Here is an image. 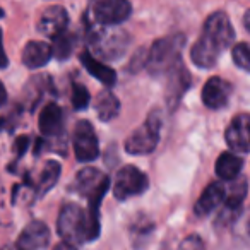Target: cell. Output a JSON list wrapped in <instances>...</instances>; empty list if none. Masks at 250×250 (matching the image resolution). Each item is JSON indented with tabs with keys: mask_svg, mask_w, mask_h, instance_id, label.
<instances>
[{
	"mask_svg": "<svg viewBox=\"0 0 250 250\" xmlns=\"http://www.w3.org/2000/svg\"><path fill=\"white\" fill-rule=\"evenodd\" d=\"M190 86V76L184 63H177L173 69L168 72V86H167V103L173 110L185 94V91Z\"/></svg>",
	"mask_w": 250,
	"mask_h": 250,
	"instance_id": "obj_14",
	"label": "cell"
},
{
	"mask_svg": "<svg viewBox=\"0 0 250 250\" xmlns=\"http://www.w3.org/2000/svg\"><path fill=\"white\" fill-rule=\"evenodd\" d=\"M243 167V160L235 153H223L216 161V175L221 180H235Z\"/></svg>",
	"mask_w": 250,
	"mask_h": 250,
	"instance_id": "obj_19",
	"label": "cell"
},
{
	"mask_svg": "<svg viewBox=\"0 0 250 250\" xmlns=\"http://www.w3.org/2000/svg\"><path fill=\"white\" fill-rule=\"evenodd\" d=\"M40 130L43 136L55 137L62 132L63 129V113L62 108L55 103H48L40 113Z\"/></svg>",
	"mask_w": 250,
	"mask_h": 250,
	"instance_id": "obj_16",
	"label": "cell"
},
{
	"mask_svg": "<svg viewBox=\"0 0 250 250\" xmlns=\"http://www.w3.org/2000/svg\"><path fill=\"white\" fill-rule=\"evenodd\" d=\"M185 45L184 35H171L154 42L149 53L146 55L147 70L154 76L168 74L177 63H180V53Z\"/></svg>",
	"mask_w": 250,
	"mask_h": 250,
	"instance_id": "obj_3",
	"label": "cell"
},
{
	"mask_svg": "<svg viewBox=\"0 0 250 250\" xmlns=\"http://www.w3.org/2000/svg\"><path fill=\"white\" fill-rule=\"evenodd\" d=\"M72 104L76 110H84L89 104V91L79 83L72 84Z\"/></svg>",
	"mask_w": 250,
	"mask_h": 250,
	"instance_id": "obj_24",
	"label": "cell"
},
{
	"mask_svg": "<svg viewBox=\"0 0 250 250\" xmlns=\"http://www.w3.org/2000/svg\"><path fill=\"white\" fill-rule=\"evenodd\" d=\"M9 65L7 55H5V48H4V42H2V29H0V69H5Z\"/></svg>",
	"mask_w": 250,
	"mask_h": 250,
	"instance_id": "obj_26",
	"label": "cell"
},
{
	"mask_svg": "<svg viewBox=\"0 0 250 250\" xmlns=\"http://www.w3.org/2000/svg\"><path fill=\"white\" fill-rule=\"evenodd\" d=\"M161 129V117L153 111L139 129H136L125 139V149L130 154H147L158 146Z\"/></svg>",
	"mask_w": 250,
	"mask_h": 250,
	"instance_id": "obj_6",
	"label": "cell"
},
{
	"mask_svg": "<svg viewBox=\"0 0 250 250\" xmlns=\"http://www.w3.org/2000/svg\"><path fill=\"white\" fill-rule=\"evenodd\" d=\"M110 187V180L106 178V175H103L101 171H98L96 168H83L77 173L76 182H74V188L76 192H79L81 195L87 197L89 201V208L87 211L93 216H98V209H100V202L103 199L104 192Z\"/></svg>",
	"mask_w": 250,
	"mask_h": 250,
	"instance_id": "obj_5",
	"label": "cell"
},
{
	"mask_svg": "<svg viewBox=\"0 0 250 250\" xmlns=\"http://www.w3.org/2000/svg\"><path fill=\"white\" fill-rule=\"evenodd\" d=\"M94 110H96L98 117L103 122H108L111 118H115L120 110V103H118V98L115 96L111 91H101L98 94L96 101H94Z\"/></svg>",
	"mask_w": 250,
	"mask_h": 250,
	"instance_id": "obj_20",
	"label": "cell"
},
{
	"mask_svg": "<svg viewBox=\"0 0 250 250\" xmlns=\"http://www.w3.org/2000/svg\"><path fill=\"white\" fill-rule=\"evenodd\" d=\"M231 96V84L221 77H211L202 87V101L211 110L226 106Z\"/></svg>",
	"mask_w": 250,
	"mask_h": 250,
	"instance_id": "obj_10",
	"label": "cell"
},
{
	"mask_svg": "<svg viewBox=\"0 0 250 250\" xmlns=\"http://www.w3.org/2000/svg\"><path fill=\"white\" fill-rule=\"evenodd\" d=\"M178 250H206V247H204V242H202L199 236L190 235L180 243Z\"/></svg>",
	"mask_w": 250,
	"mask_h": 250,
	"instance_id": "obj_25",
	"label": "cell"
},
{
	"mask_svg": "<svg viewBox=\"0 0 250 250\" xmlns=\"http://www.w3.org/2000/svg\"><path fill=\"white\" fill-rule=\"evenodd\" d=\"M74 151H76L77 160L84 161V163L96 160L98 154H100L96 132H94L93 125L89 122H77L76 129H74Z\"/></svg>",
	"mask_w": 250,
	"mask_h": 250,
	"instance_id": "obj_9",
	"label": "cell"
},
{
	"mask_svg": "<svg viewBox=\"0 0 250 250\" xmlns=\"http://www.w3.org/2000/svg\"><path fill=\"white\" fill-rule=\"evenodd\" d=\"M233 62L242 70H250V50L247 43H238L233 48Z\"/></svg>",
	"mask_w": 250,
	"mask_h": 250,
	"instance_id": "obj_23",
	"label": "cell"
},
{
	"mask_svg": "<svg viewBox=\"0 0 250 250\" xmlns=\"http://www.w3.org/2000/svg\"><path fill=\"white\" fill-rule=\"evenodd\" d=\"M129 46V35L118 28H98L89 35V48L96 60H118Z\"/></svg>",
	"mask_w": 250,
	"mask_h": 250,
	"instance_id": "obj_4",
	"label": "cell"
},
{
	"mask_svg": "<svg viewBox=\"0 0 250 250\" xmlns=\"http://www.w3.org/2000/svg\"><path fill=\"white\" fill-rule=\"evenodd\" d=\"M147 188V178L139 168L127 167L120 168L113 178V195L118 201H125L134 195L143 194Z\"/></svg>",
	"mask_w": 250,
	"mask_h": 250,
	"instance_id": "obj_7",
	"label": "cell"
},
{
	"mask_svg": "<svg viewBox=\"0 0 250 250\" xmlns=\"http://www.w3.org/2000/svg\"><path fill=\"white\" fill-rule=\"evenodd\" d=\"M249 125L250 118L247 113L236 115L226 129V143L236 153H249ZM235 153V154H236Z\"/></svg>",
	"mask_w": 250,
	"mask_h": 250,
	"instance_id": "obj_13",
	"label": "cell"
},
{
	"mask_svg": "<svg viewBox=\"0 0 250 250\" xmlns=\"http://www.w3.org/2000/svg\"><path fill=\"white\" fill-rule=\"evenodd\" d=\"M79 60H81V63L86 67L87 72H89L93 77H96L98 81H101V83L106 84V86L115 84V81H117V74H115V70L110 69L108 65H104V63L100 62V60H96L89 52L81 53Z\"/></svg>",
	"mask_w": 250,
	"mask_h": 250,
	"instance_id": "obj_18",
	"label": "cell"
},
{
	"mask_svg": "<svg viewBox=\"0 0 250 250\" xmlns=\"http://www.w3.org/2000/svg\"><path fill=\"white\" fill-rule=\"evenodd\" d=\"M7 101V91H5V87H4V84L0 83V106Z\"/></svg>",
	"mask_w": 250,
	"mask_h": 250,
	"instance_id": "obj_27",
	"label": "cell"
},
{
	"mask_svg": "<svg viewBox=\"0 0 250 250\" xmlns=\"http://www.w3.org/2000/svg\"><path fill=\"white\" fill-rule=\"evenodd\" d=\"M57 228L65 243H86L100 235V218L77 204H65L59 214Z\"/></svg>",
	"mask_w": 250,
	"mask_h": 250,
	"instance_id": "obj_2",
	"label": "cell"
},
{
	"mask_svg": "<svg viewBox=\"0 0 250 250\" xmlns=\"http://www.w3.org/2000/svg\"><path fill=\"white\" fill-rule=\"evenodd\" d=\"M50 48H52V55H55L59 60H65V59H69V55L72 53L74 38L65 31L53 38V43L50 45Z\"/></svg>",
	"mask_w": 250,
	"mask_h": 250,
	"instance_id": "obj_22",
	"label": "cell"
},
{
	"mask_svg": "<svg viewBox=\"0 0 250 250\" xmlns=\"http://www.w3.org/2000/svg\"><path fill=\"white\" fill-rule=\"evenodd\" d=\"M235 40L233 26L225 12L209 16L202 29L201 38L192 46V62L202 69H209L218 62L219 53L231 45Z\"/></svg>",
	"mask_w": 250,
	"mask_h": 250,
	"instance_id": "obj_1",
	"label": "cell"
},
{
	"mask_svg": "<svg viewBox=\"0 0 250 250\" xmlns=\"http://www.w3.org/2000/svg\"><path fill=\"white\" fill-rule=\"evenodd\" d=\"M67 22H69V18H67L65 9L60 7V5H52V7H46L40 14L38 29L43 35L55 38V36L67 31Z\"/></svg>",
	"mask_w": 250,
	"mask_h": 250,
	"instance_id": "obj_12",
	"label": "cell"
},
{
	"mask_svg": "<svg viewBox=\"0 0 250 250\" xmlns=\"http://www.w3.org/2000/svg\"><path fill=\"white\" fill-rule=\"evenodd\" d=\"M55 250H77V249H76V245H70V243L62 242V243H59V245H57Z\"/></svg>",
	"mask_w": 250,
	"mask_h": 250,
	"instance_id": "obj_28",
	"label": "cell"
},
{
	"mask_svg": "<svg viewBox=\"0 0 250 250\" xmlns=\"http://www.w3.org/2000/svg\"><path fill=\"white\" fill-rule=\"evenodd\" d=\"M48 242H50L48 226L42 221H31L21 231L16 247L19 250H42L48 245Z\"/></svg>",
	"mask_w": 250,
	"mask_h": 250,
	"instance_id": "obj_11",
	"label": "cell"
},
{
	"mask_svg": "<svg viewBox=\"0 0 250 250\" xmlns=\"http://www.w3.org/2000/svg\"><path fill=\"white\" fill-rule=\"evenodd\" d=\"M225 195H226V187L221 182H214V184L208 185L206 190L201 194L199 201L195 202L194 211L197 216H206L211 211H214L216 208L223 206L225 202Z\"/></svg>",
	"mask_w": 250,
	"mask_h": 250,
	"instance_id": "obj_15",
	"label": "cell"
},
{
	"mask_svg": "<svg viewBox=\"0 0 250 250\" xmlns=\"http://www.w3.org/2000/svg\"><path fill=\"white\" fill-rule=\"evenodd\" d=\"M132 5L127 0H98L91 5L89 14L101 26H115L129 19Z\"/></svg>",
	"mask_w": 250,
	"mask_h": 250,
	"instance_id": "obj_8",
	"label": "cell"
},
{
	"mask_svg": "<svg viewBox=\"0 0 250 250\" xmlns=\"http://www.w3.org/2000/svg\"><path fill=\"white\" fill-rule=\"evenodd\" d=\"M0 250H19V249L16 245H7V247H2Z\"/></svg>",
	"mask_w": 250,
	"mask_h": 250,
	"instance_id": "obj_29",
	"label": "cell"
},
{
	"mask_svg": "<svg viewBox=\"0 0 250 250\" xmlns=\"http://www.w3.org/2000/svg\"><path fill=\"white\" fill-rule=\"evenodd\" d=\"M52 59V48L45 42H29L22 50V62L29 69L43 67Z\"/></svg>",
	"mask_w": 250,
	"mask_h": 250,
	"instance_id": "obj_17",
	"label": "cell"
},
{
	"mask_svg": "<svg viewBox=\"0 0 250 250\" xmlns=\"http://www.w3.org/2000/svg\"><path fill=\"white\" fill-rule=\"evenodd\" d=\"M59 177H60V165L57 163V161H48V163L45 165V168H43L42 175H40L38 188H36L38 194L40 195L46 194V192L57 184Z\"/></svg>",
	"mask_w": 250,
	"mask_h": 250,
	"instance_id": "obj_21",
	"label": "cell"
}]
</instances>
